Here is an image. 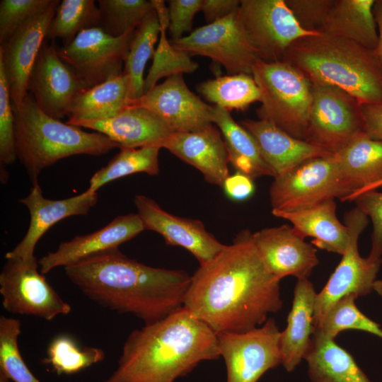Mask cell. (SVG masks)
<instances>
[{"label": "cell", "mask_w": 382, "mask_h": 382, "mask_svg": "<svg viewBox=\"0 0 382 382\" xmlns=\"http://www.w3.org/2000/svg\"><path fill=\"white\" fill-rule=\"evenodd\" d=\"M279 282L242 230L191 276L183 308L216 334L247 332L282 307Z\"/></svg>", "instance_id": "obj_1"}, {"label": "cell", "mask_w": 382, "mask_h": 382, "mask_svg": "<svg viewBox=\"0 0 382 382\" xmlns=\"http://www.w3.org/2000/svg\"><path fill=\"white\" fill-rule=\"evenodd\" d=\"M69 280L89 299L145 324L183 307L191 276L182 270L148 266L111 250L64 267Z\"/></svg>", "instance_id": "obj_2"}, {"label": "cell", "mask_w": 382, "mask_h": 382, "mask_svg": "<svg viewBox=\"0 0 382 382\" xmlns=\"http://www.w3.org/2000/svg\"><path fill=\"white\" fill-rule=\"evenodd\" d=\"M220 357L217 334L183 307L133 330L116 370L103 382H174Z\"/></svg>", "instance_id": "obj_3"}, {"label": "cell", "mask_w": 382, "mask_h": 382, "mask_svg": "<svg viewBox=\"0 0 382 382\" xmlns=\"http://www.w3.org/2000/svg\"><path fill=\"white\" fill-rule=\"evenodd\" d=\"M283 61L312 84L337 87L361 104L382 103V69L375 50L318 33L294 42Z\"/></svg>", "instance_id": "obj_4"}, {"label": "cell", "mask_w": 382, "mask_h": 382, "mask_svg": "<svg viewBox=\"0 0 382 382\" xmlns=\"http://www.w3.org/2000/svg\"><path fill=\"white\" fill-rule=\"evenodd\" d=\"M17 158L33 184L40 172L58 161L75 155L98 156L119 145L99 132H87L43 112L29 93L13 105Z\"/></svg>", "instance_id": "obj_5"}, {"label": "cell", "mask_w": 382, "mask_h": 382, "mask_svg": "<svg viewBox=\"0 0 382 382\" xmlns=\"http://www.w3.org/2000/svg\"><path fill=\"white\" fill-rule=\"evenodd\" d=\"M252 75L260 91L259 120L271 122L288 134L301 140L311 108L312 84L296 67L284 62L257 59Z\"/></svg>", "instance_id": "obj_6"}, {"label": "cell", "mask_w": 382, "mask_h": 382, "mask_svg": "<svg viewBox=\"0 0 382 382\" xmlns=\"http://www.w3.org/2000/svg\"><path fill=\"white\" fill-rule=\"evenodd\" d=\"M272 210L306 208L347 195L334 154L308 159L274 177L270 188Z\"/></svg>", "instance_id": "obj_7"}, {"label": "cell", "mask_w": 382, "mask_h": 382, "mask_svg": "<svg viewBox=\"0 0 382 382\" xmlns=\"http://www.w3.org/2000/svg\"><path fill=\"white\" fill-rule=\"evenodd\" d=\"M312 94L304 141L335 154L364 132L361 103L356 98L325 84H312Z\"/></svg>", "instance_id": "obj_8"}, {"label": "cell", "mask_w": 382, "mask_h": 382, "mask_svg": "<svg viewBox=\"0 0 382 382\" xmlns=\"http://www.w3.org/2000/svg\"><path fill=\"white\" fill-rule=\"evenodd\" d=\"M35 255L28 259H7L0 273L2 306L12 313L52 320L71 311L38 270Z\"/></svg>", "instance_id": "obj_9"}, {"label": "cell", "mask_w": 382, "mask_h": 382, "mask_svg": "<svg viewBox=\"0 0 382 382\" xmlns=\"http://www.w3.org/2000/svg\"><path fill=\"white\" fill-rule=\"evenodd\" d=\"M368 216L358 207L345 215L349 238L342 259L326 284L316 294L313 316V330L322 322L330 308L342 297L352 294L366 296L374 289L382 260L373 261L360 256L359 236L368 224Z\"/></svg>", "instance_id": "obj_10"}, {"label": "cell", "mask_w": 382, "mask_h": 382, "mask_svg": "<svg viewBox=\"0 0 382 382\" xmlns=\"http://www.w3.org/2000/svg\"><path fill=\"white\" fill-rule=\"evenodd\" d=\"M238 11L250 45L264 62L283 61L294 42L319 33L303 30L285 0H241Z\"/></svg>", "instance_id": "obj_11"}, {"label": "cell", "mask_w": 382, "mask_h": 382, "mask_svg": "<svg viewBox=\"0 0 382 382\" xmlns=\"http://www.w3.org/2000/svg\"><path fill=\"white\" fill-rule=\"evenodd\" d=\"M238 8L220 20L170 42L175 48L190 55L212 59L222 65L228 75H252L253 67L259 59L246 37Z\"/></svg>", "instance_id": "obj_12"}, {"label": "cell", "mask_w": 382, "mask_h": 382, "mask_svg": "<svg viewBox=\"0 0 382 382\" xmlns=\"http://www.w3.org/2000/svg\"><path fill=\"white\" fill-rule=\"evenodd\" d=\"M280 336L272 318L247 332L217 333L226 382H257L267 371L282 364Z\"/></svg>", "instance_id": "obj_13"}, {"label": "cell", "mask_w": 382, "mask_h": 382, "mask_svg": "<svg viewBox=\"0 0 382 382\" xmlns=\"http://www.w3.org/2000/svg\"><path fill=\"white\" fill-rule=\"evenodd\" d=\"M134 32L113 37L100 27L86 29L57 53L89 88L123 73Z\"/></svg>", "instance_id": "obj_14"}, {"label": "cell", "mask_w": 382, "mask_h": 382, "mask_svg": "<svg viewBox=\"0 0 382 382\" xmlns=\"http://www.w3.org/2000/svg\"><path fill=\"white\" fill-rule=\"evenodd\" d=\"M88 87L58 55L54 43L45 40L30 73L28 91L38 108L60 120L68 116L75 99Z\"/></svg>", "instance_id": "obj_15"}, {"label": "cell", "mask_w": 382, "mask_h": 382, "mask_svg": "<svg viewBox=\"0 0 382 382\" xmlns=\"http://www.w3.org/2000/svg\"><path fill=\"white\" fill-rule=\"evenodd\" d=\"M59 3L53 0L46 10L25 22L0 45V66L14 106L20 105L29 93L30 73Z\"/></svg>", "instance_id": "obj_16"}, {"label": "cell", "mask_w": 382, "mask_h": 382, "mask_svg": "<svg viewBox=\"0 0 382 382\" xmlns=\"http://www.w3.org/2000/svg\"><path fill=\"white\" fill-rule=\"evenodd\" d=\"M129 107L144 108L153 112L173 132L198 131L213 124L214 107L189 89L183 74L166 78L140 98L132 100Z\"/></svg>", "instance_id": "obj_17"}, {"label": "cell", "mask_w": 382, "mask_h": 382, "mask_svg": "<svg viewBox=\"0 0 382 382\" xmlns=\"http://www.w3.org/2000/svg\"><path fill=\"white\" fill-rule=\"evenodd\" d=\"M134 203L144 230L159 233L168 245L187 250L200 265L214 259L226 246L208 232L199 220L171 214L153 199L142 195H135Z\"/></svg>", "instance_id": "obj_18"}, {"label": "cell", "mask_w": 382, "mask_h": 382, "mask_svg": "<svg viewBox=\"0 0 382 382\" xmlns=\"http://www.w3.org/2000/svg\"><path fill=\"white\" fill-rule=\"evenodd\" d=\"M252 237L265 265L279 280L287 276L308 279L318 264L316 247L289 225L263 228Z\"/></svg>", "instance_id": "obj_19"}, {"label": "cell", "mask_w": 382, "mask_h": 382, "mask_svg": "<svg viewBox=\"0 0 382 382\" xmlns=\"http://www.w3.org/2000/svg\"><path fill=\"white\" fill-rule=\"evenodd\" d=\"M98 199L97 192L87 190L63 199H50L43 196L38 183L33 184L29 194L19 202L30 214V224L23 239L5 254L6 259H28L34 255L35 248L47 230L59 221L77 215H86Z\"/></svg>", "instance_id": "obj_20"}, {"label": "cell", "mask_w": 382, "mask_h": 382, "mask_svg": "<svg viewBox=\"0 0 382 382\" xmlns=\"http://www.w3.org/2000/svg\"><path fill=\"white\" fill-rule=\"evenodd\" d=\"M144 230L138 214L120 215L99 230L62 242L55 251L42 257L38 263L42 274L64 268L94 255L118 248Z\"/></svg>", "instance_id": "obj_21"}, {"label": "cell", "mask_w": 382, "mask_h": 382, "mask_svg": "<svg viewBox=\"0 0 382 382\" xmlns=\"http://www.w3.org/2000/svg\"><path fill=\"white\" fill-rule=\"evenodd\" d=\"M162 148L199 170L212 185L222 187L229 176L227 147L213 124L198 131L173 132Z\"/></svg>", "instance_id": "obj_22"}, {"label": "cell", "mask_w": 382, "mask_h": 382, "mask_svg": "<svg viewBox=\"0 0 382 382\" xmlns=\"http://www.w3.org/2000/svg\"><path fill=\"white\" fill-rule=\"evenodd\" d=\"M76 126L107 136L120 149L162 148L166 139L173 132L158 115L140 107H129L114 117L81 122Z\"/></svg>", "instance_id": "obj_23"}, {"label": "cell", "mask_w": 382, "mask_h": 382, "mask_svg": "<svg viewBox=\"0 0 382 382\" xmlns=\"http://www.w3.org/2000/svg\"><path fill=\"white\" fill-rule=\"evenodd\" d=\"M240 124L256 140L274 178L288 172L308 159L332 154L288 134L265 120H245Z\"/></svg>", "instance_id": "obj_24"}, {"label": "cell", "mask_w": 382, "mask_h": 382, "mask_svg": "<svg viewBox=\"0 0 382 382\" xmlns=\"http://www.w3.org/2000/svg\"><path fill=\"white\" fill-rule=\"evenodd\" d=\"M334 155L347 193L342 202L352 201L382 180V141L373 139L364 132Z\"/></svg>", "instance_id": "obj_25"}, {"label": "cell", "mask_w": 382, "mask_h": 382, "mask_svg": "<svg viewBox=\"0 0 382 382\" xmlns=\"http://www.w3.org/2000/svg\"><path fill=\"white\" fill-rule=\"evenodd\" d=\"M335 199L291 211L272 210V214L288 220L304 238H313L311 243L328 252L342 255L349 238V228L336 215Z\"/></svg>", "instance_id": "obj_26"}, {"label": "cell", "mask_w": 382, "mask_h": 382, "mask_svg": "<svg viewBox=\"0 0 382 382\" xmlns=\"http://www.w3.org/2000/svg\"><path fill=\"white\" fill-rule=\"evenodd\" d=\"M316 294L311 281L297 279L287 325L280 336L282 364L288 372L293 371L304 359L310 347Z\"/></svg>", "instance_id": "obj_27"}, {"label": "cell", "mask_w": 382, "mask_h": 382, "mask_svg": "<svg viewBox=\"0 0 382 382\" xmlns=\"http://www.w3.org/2000/svg\"><path fill=\"white\" fill-rule=\"evenodd\" d=\"M132 100V79L122 73L81 93L71 107L66 123L76 126L114 117L129 108Z\"/></svg>", "instance_id": "obj_28"}, {"label": "cell", "mask_w": 382, "mask_h": 382, "mask_svg": "<svg viewBox=\"0 0 382 382\" xmlns=\"http://www.w3.org/2000/svg\"><path fill=\"white\" fill-rule=\"evenodd\" d=\"M374 3L375 0H335L318 32L375 50L378 36Z\"/></svg>", "instance_id": "obj_29"}, {"label": "cell", "mask_w": 382, "mask_h": 382, "mask_svg": "<svg viewBox=\"0 0 382 382\" xmlns=\"http://www.w3.org/2000/svg\"><path fill=\"white\" fill-rule=\"evenodd\" d=\"M304 359L310 382H371L352 356L335 340L313 334Z\"/></svg>", "instance_id": "obj_30"}, {"label": "cell", "mask_w": 382, "mask_h": 382, "mask_svg": "<svg viewBox=\"0 0 382 382\" xmlns=\"http://www.w3.org/2000/svg\"><path fill=\"white\" fill-rule=\"evenodd\" d=\"M213 107L212 122L220 130L225 141L229 163L238 172L253 179L273 176L253 135L233 119L229 111L219 106Z\"/></svg>", "instance_id": "obj_31"}, {"label": "cell", "mask_w": 382, "mask_h": 382, "mask_svg": "<svg viewBox=\"0 0 382 382\" xmlns=\"http://www.w3.org/2000/svg\"><path fill=\"white\" fill-rule=\"evenodd\" d=\"M151 2L158 17L160 35L152 65L144 79V94L154 87L161 78L183 73H193L199 67V64L191 59L189 53L175 48L168 40L166 30L168 28L169 18L165 1L151 0Z\"/></svg>", "instance_id": "obj_32"}, {"label": "cell", "mask_w": 382, "mask_h": 382, "mask_svg": "<svg viewBox=\"0 0 382 382\" xmlns=\"http://www.w3.org/2000/svg\"><path fill=\"white\" fill-rule=\"evenodd\" d=\"M207 100L231 112L243 110L260 100V88L253 75L237 74L207 80L197 86Z\"/></svg>", "instance_id": "obj_33"}, {"label": "cell", "mask_w": 382, "mask_h": 382, "mask_svg": "<svg viewBox=\"0 0 382 382\" xmlns=\"http://www.w3.org/2000/svg\"><path fill=\"white\" fill-rule=\"evenodd\" d=\"M161 149L159 146L120 149V152L106 166L92 175L87 190L97 192L99 188L107 183L135 173L158 175V154Z\"/></svg>", "instance_id": "obj_34"}, {"label": "cell", "mask_w": 382, "mask_h": 382, "mask_svg": "<svg viewBox=\"0 0 382 382\" xmlns=\"http://www.w3.org/2000/svg\"><path fill=\"white\" fill-rule=\"evenodd\" d=\"M159 35L160 23L154 8L134 30L125 60L123 73L132 79L133 100L144 94V69L148 60L154 56Z\"/></svg>", "instance_id": "obj_35"}, {"label": "cell", "mask_w": 382, "mask_h": 382, "mask_svg": "<svg viewBox=\"0 0 382 382\" xmlns=\"http://www.w3.org/2000/svg\"><path fill=\"white\" fill-rule=\"evenodd\" d=\"M100 12L93 0H63L58 5L46 39L72 41L82 30L99 27Z\"/></svg>", "instance_id": "obj_36"}, {"label": "cell", "mask_w": 382, "mask_h": 382, "mask_svg": "<svg viewBox=\"0 0 382 382\" xmlns=\"http://www.w3.org/2000/svg\"><path fill=\"white\" fill-rule=\"evenodd\" d=\"M357 298L356 295L349 294L335 302L321 323L314 328L313 334L325 339L335 340L343 330H359L382 338L381 325L359 311L355 304Z\"/></svg>", "instance_id": "obj_37"}, {"label": "cell", "mask_w": 382, "mask_h": 382, "mask_svg": "<svg viewBox=\"0 0 382 382\" xmlns=\"http://www.w3.org/2000/svg\"><path fill=\"white\" fill-rule=\"evenodd\" d=\"M104 359L105 352L102 349L80 347L72 337L61 335L50 343L43 363L50 364L58 375H70L80 372Z\"/></svg>", "instance_id": "obj_38"}, {"label": "cell", "mask_w": 382, "mask_h": 382, "mask_svg": "<svg viewBox=\"0 0 382 382\" xmlns=\"http://www.w3.org/2000/svg\"><path fill=\"white\" fill-rule=\"evenodd\" d=\"M101 28L106 33L119 37L133 32L154 8L146 0H99Z\"/></svg>", "instance_id": "obj_39"}, {"label": "cell", "mask_w": 382, "mask_h": 382, "mask_svg": "<svg viewBox=\"0 0 382 382\" xmlns=\"http://www.w3.org/2000/svg\"><path fill=\"white\" fill-rule=\"evenodd\" d=\"M21 321L0 317V373L14 382H40L24 361L18 345Z\"/></svg>", "instance_id": "obj_40"}, {"label": "cell", "mask_w": 382, "mask_h": 382, "mask_svg": "<svg viewBox=\"0 0 382 382\" xmlns=\"http://www.w3.org/2000/svg\"><path fill=\"white\" fill-rule=\"evenodd\" d=\"M14 122L10 93L3 68L0 66V163L2 183H6L8 179L5 166L13 164L18 158Z\"/></svg>", "instance_id": "obj_41"}, {"label": "cell", "mask_w": 382, "mask_h": 382, "mask_svg": "<svg viewBox=\"0 0 382 382\" xmlns=\"http://www.w3.org/2000/svg\"><path fill=\"white\" fill-rule=\"evenodd\" d=\"M53 0H1L0 45L7 41L25 22L46 10Z\"/></svg>", "instance_id": "obj_42"}, {"label": "cell", "mask_w": 382, "mask_h": 382, "mask_svg": "<svg viewBox=\"0 0 382 382\" xmlns=\"http://www.w3.org/2000/svg\"><path fill=\"white\" fill-rule=\"evenodd\" d=\"M352 201L372 221L371 248L367 257L373 261L382 260V192L368 191Z\"/></svg>", "instance_id": "obj_43"}, {"label": "cell", "mask_w": 382, "mask_h": 382, "mask_svg": "<svg viewBox=\"0 0 382 382\" xmlns=\"http://www.w3.org/2000/svg\"><path fill=\"white\" fill-rule=\"evenodd\" d=\"M335 0H285L299 25L309 32H318Z\"/></svg>", "instance_id": "obj_44"}, {"label": "cell", "mask_w": 382, "mask_h": 382, "mask_svg": "<svg viewBox=\"0 0 382 382\" xmlns=\"http://www.w3.org/2000/svg\"><path fill=\"white\" fill-rule=\"evenodd\" d=\"M203 0H170L168 31L171 40H177L191 31L196 13L202 10ZM192 32V31H191Z\"/></svg>", "instance_id": "obj_45"}, {"label": "cell", "mask_w": 382, "mask_h": 382, "mask_svg": "<svg viewBox=\"0 0 382 382\" xmlns=\"http://www.w3.org/2000/svg\"><path fill=\"white\" fill-rule=\"evenodd\" d=\"M222 187L226 196L236 202L248 199L255 191L253 179L238 171L233 175H229Z\"/></svg>", "instance_id": "obj_46"}, {"label": "cell", "mask_w": 382, "mask_h": 382, "mask_svg": "<svg viewBox=\"0 0 382 382\" xmlns=\"http://www.w3.org/2000/svg\"><path fill=\"white\" fill-rule=\"evenodd\" d=\"M363 130L371 138L382 141V103L361 104Z\"/></svg>", "instance_id": "obj_47"}, {"label": "cell", "mask_w": 382, "mask_h": 382, "mask_svg": "<svg viewBox=\"0 0 382 382\" xmlns=\"http://www.w3.org/2000/svg\"><path fill=\"white\" fill-rule=\"evenodd\" d=\"M240 3L238 0H203L201 11L208 23H211L231 14Z\"/></svg>", "instance_id": "obj_48"}, {"label": "cell", "mask_w": 382, "mask_h": 382, "mask_svg": "<svg viewBox=\"0 0 382 382\" xmlns=\"http://www.w3.org/2000/svg\"><path fill=\"white\" fill-rule=\"evenodd\" d=\"M373 13L377 25L378 44L375 52L382 69V0H375Z\"/></svg>", "instance_id": "obj_49"}, {"label": "cell", "mask_w": 382, "mask_h": 382, "mask_svg": "<svg viewBox=\"0 0 382 382\" xmlns=\"http://www.w3.org/2000/svg\"><path fill=\"white\" fill-rule=\"evenodd\" d=\"M373 289L382 298V279L375 281Z\"/></svg>", "instance_id": "obj_50"}, {"label": "cell", "mask_w": 382, "mask_h": 382, "mask_svg": "<svg viewBox=\"0 0 382 382\" xmlns=\"http://www.w3.org/2000/svg\"><path fill=\"white\" fill-rule=\"evenodd\" d=\"M382 187V180H381L380 181L377 182L376 183H375L374 185H371L370 187H369L366 191H364V192H368V191H371V190H375L379 187ZM362 192V193H364ZM361 193V194H362Z\"/></svg>", "instance_id": "obj_51"}, {"label": "cell", "mask_w": 382, "mask_h": 382, "mask_svg": "<svg viewBox=\"0 0 382 382\" xmlns=\"http://www.w3.org/2000/svg\"><path fill=\"white\" fill-rule=\"evenodd\" d=\"M0 382H8V381L6 379L2 378L0 380Z\"/></svg>", "instance_id": "obj_52"}]
</instances>
